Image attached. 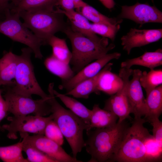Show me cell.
I'll return each instance as SVG.
<instances>
[{
    "label": "cell",
    "mask_w": 162,
    "mask_h": 162,
    "mask_svg": "<svg viewBox=\"0 0 162 162\" xmlns=\"http://www.w3.org/2000/svg\"><path fill=\"white\" fill-rule=\"evenodd\" d=\"M109 64V63L106 64L96 75L80 82L64 94L71 95L76 98L84 99L88 98L89 95L93 93L99 94L100 93L97 90L98 81L100 75Z\"/></svg>",
    "instance_id": "obj_19"
},
{
    "label": "cell",
    "mask_w": 162,
    "mask_h": 162,
    "mask_svg": "<svg viewBox=\"0 0 162 162\" xmlns=\"http://www.w3.org/2000/svg\"><path fill=\"white\" fill-rule=\"evenodd\" d=\"M8 8V5L6 4L3 0H0V10H7Z\"/></svg>",
    "instance_id": "obj_38"
},
{
    "label": "cell",
    "mask_w": 162,
    "mask_h": 162,
    "mask_svg": "<svg viewBox=\"0 0 162 162\" xmlns=\"http://www.w3.org/2000/svg\"><path fill=\"white\" fill-rule=\"evenodd\" d=\"M133 71V70L130 68H121L118 75L122 80V86L116 93L111 95L105 101L103 109L116 115L119 118L118 123L130 118L131 109L127 93L129 78Z\"/></svg>",
    "instance_id": "obj_10"
},
{
    "label": "cell",
    "mask_w": 162,
    "mask_h": 162,
    "mask_svg": "<svg viewBox=\"0 0 162 162\" xmlns=\"http://www.w3.org/2000/svg\"><path fill=\"white\" fill-rule=\"evenodd\" d=\"M6 19L0 22V33L13 41L26 45L32 50L36 58L42 59L41 41L22 22L19 14L6 10Z\"/></svg>",
    "instance_id": "obj_7"
},
{
    "label": "cell",
    "mask_w": 162,
    "mask_h": 162,
    "mask_svg": "<svg viewBox=\"0 0 162 162\" xmlns=\"http://www.w3.org/2000/svg\"><path fill=\"white\" fill-rule=\"evenodd\" d=\"M62 32L70 39L72 47L70 63L72 69L78 73L91 62L103 57L113 49L115 45L109 44L108 38L103 37L98 40L88 37L72 28L67 23Z\"/></svg>",
    "instance_id": "obj_2"
},
{
    "label": "cell",
    "mask_w": 162,
    "mask_h": 162,
    "mask_svg": "<svg viewBox=\"0 0 162 162\" xmlns=\"http://www.w3.org/2000/svg\"><path fill=\"white\" fill-rule=\"evenodd\" d=\"M17 13L25 25L41 41L43 45L47 44L56 33L62 32L67 24L64 19V15L54 9H37Z\"/></svg>",
    "instance_id": "obj_5"
},
{
    "label": "cell",
    "mask_w": 162,
    "mask_h": 162,
    "mask_svg": "<svg viewBox=\"0 0 162 162\" xmlns=\"http://www.w3.org/2000/svg\"><path fill=\"white\" fill-rule=\"evenodd\" d=\"M121 54L118 52L107 54L101 58L88 64L69 80L62 81L59 86L60 89H65L68 92L80 82L96 75L111 60L119 59Z\"/></svg>",
    "instance_id": "obj_13"
},
{
    "label": "cell",
    "mask_w": 162,
    "mask_h": 162,
    "mask_svg": "<svg viewBox=\"0 0 162 162\" xmlns=\"http://www.w3.org/2000/svg\"><path fill=\"white\" fill-rule=\"evenodd\" d=\"M142 72L139 69L133 70L132 78L129 81L128 90L131 113L135 119L142 118L146 113V99L139 81Z\"/></svg>",
    "instance_id": "obj_15"
},
{
    "label": "cell",
    "mask_w": 162,
    "mask_h": 162,
    "mask_svg": "<svg viewBox=\"0 0 162 162\" xmlns=\"http://www.w3.org/2000/svg\"><path fill=\"white\" fill-rule=\"evenodd\" d=\"M22 151L25 152L29 162H56L46 154L26 142L24 138Z\"/></svg>",
    "instance_id": "obj_30"
},
{
    "label": "cell",
    "mask_w": 162,
    "mask_h": 162,
    "mask_svg": "<svg viewBox=\"0 0 162 162\" xmlns=\"http://www.w3.org/2000/svg\"><path fill=\"white\" fill-rule=\"evenodd\" d=\"M112 65L113 63H109L108 67L100 76L97 86V91L100 93L102 92L111 95L116 93L122 86V78L111 71Z\"/></svg>",
    "instance_id": "obj_16"
},
{
    "label": "cell",
    "mask_w": 162,
    "mask_h": 162,
    "mask_svg": "<svg viewBox=\"0 0 162 162\" xmlns=\"http://www.w3.org/2000/svg\"><path fill=\"white\" fill-rule=\"evenodd\" d=\"M79 13L88 20L92 22L93 23L117 25L120 24L122 22V19H119L118 18H110L102 14L94 8L87 4L81 8Z\"/></svg>",
    "instance_id": "obj_28"
},
{
    "label": "cell",
    "mask_w": 162,
    "mask_h": 162,
    "mask_svg": "<svg viewBox=\"0 0 162 162\" xmlns=\"http://www.w3.org/2000/svg\"><path fill=\"white\" fill-rule=\"evenodd\" d=\"M48 98L34 100L32 97L15 93L10 88L8 89L4 95L8 112L15 116L33 114L34 115L44 116L50 114L51 109L47 101Z\"/></svg>",
    "instance_id": "obj_8"
},
{
    "label": "cell",
    "mask_w": 162,
    "mask_h": 162,
    "mask_svg": "<svg viewBox=\"0 0 162 162\" xmlns=\"http://www.w3.org/2000/svg\"><path fill=\"white\" fill-rule=\"evenodd\" d=\"M8 111L7 106L4 99H3L0 92V129H2L1 123L7 116Z\"/></svg>",
    "instance_id": "obj_35"
},
{
    "label": "cell",
    "mask_w": 162,
    "mask_h": 162,
    "mask_svg": "<svg viewBox=\"0 0 162 162\" xmlns=\"http://www.w3.org/2000/svg\"><path fill=\"white\" fill-rule=\"evenodd\" d=\"M44 135L61 146L64 143V136L58 125L52 119L50 120L47 124Z\"/></svg>",
    "instance_id": "obj_32"
},
{
    "label": "cell",
    "mask_w": 162,
    "mask_h": 162,
    "mask_svg": "<svg viewBox=\"0 0 162 162\" xmlns=\"http://www.w3.org/2000/svg\"><path fill=\"white\" fill-rule=\"evenodd\" d=\"M106 8L111 9L113 8L115 4L114 0H99Z\"/></svg>",
    "instance_id": "obj_36"
},
{
    "label": "cell",
    "mask_w": 162,
    "mask_h": 162,
    "mask_svg": "<svg viewBox=\"0 0 162 162\" xmlns=\"http://www.w3.org/2000/svg\"><path fill=\"white\" fill-rule=\"evenodd\" d=\"M162 64V50L158 49L154 52H146L141 56L122 62L121 68H130L134 65L142 66L150 70Z\"/></svg>",
    "instance_id": "obj_18"
},
{
    "label": "cell",
    "mask_w": 162,
    "mask_h": 162,
    "mask_svg": "<svg viewBox=\"0 0 162 162\" xmlns=\"http://www.w3.org/2000/svg\"><path fill=\"white\" fill-rule=\"evenodd\" d=\"M7 119L10 122L2 125V129L7 131L8 138L15 140L18 138L17 133L44 135L46 126L52 118L51 115L48 117L28 115L10 116Z\"/></svg>",
    "instance_id": "obj_9"
},
{
    "label": "cell",
    "mask_w": 162,
    "mask_h": 162,
    "mask_svg": "<svg viewBox=\"0 0 162 162\" xmlns=\"http://www.w3.org/2000/svg\"><path fill=\"white\" fill-rule=\"evenodd\" d=\"M142 86L146 94L162 84V70L151 69L148 72H142L139 78Z\"/></svg>",
    "instance_id": "obj_29"
},
{
    "label": "cell",
    "mask_w": 162,
    "mask_h": 162,
    "mask_svg": "<svg viewBox=\"0 0 162 162\" xmlns=\"http://www.w3.org/2000/svg\"><path fill=\"white\" fill-rule=\"evenodd\" d=\"M59 6L62 10L69 11L74 10L75 6L72 0H58L56 6Z\"/></svg>",
    "instance_id": "obj_34"
},
{
    "label": "cell",
    "mask_w": 162,
    "mask_h": 162,
    "mask_svg": "<svg viewBox=\"0 0 162 162\" xmlns=\"http://www.w3.org/2000/svg\"><path fill=\"white\" fill-rule=\"evenodd\" d=\"M1 92V91L0 90V92Z\"/></svg>",
    "instance_id": "obj_41"
},
{
    "label": "cell",
    "mask_w": 162,
    "mask_h": 162,
    "mask_svg": "<svg viewBox=\"0 0 162 162\" xmlns=\"http://www.w3.org/2000/svg\"><path fill=\"white\" fill-rule=\"evenodd\" d=\"M56 10L63 14L68 17L70 26L74 30L95 40H98L101 38L92 32L91 23L89 20L80 13L74 10L66 11L58 8Z\"/></svg>",
    "instance_id": "obj_17"
},
{
    "label": "cell",
    "mask_w": 162,
    "mask_h": 162,
    "mask_svg": "<svg viewBox=\"0 0 162 162\" xmlns=\"http://www.w3.org/2000/svg\"><path fill=\"white\" fill-rule=\"evenodd\" d=\"M148 122L153 126L152 135L158 144L162 148V122L158 118H152Z\"/></svg>",
    "instance_id": "obj_33"
},
{
    "label": "cell",
    "mask_w": 162,
    "mask_h": 162,
    "mask_svg": "<svg viewBox=\"0 0 162 162\" xmlns=\"http://www.w3.org/2000/svg\"><path fill=\"white\" fill-rule=\"evenodd\" d=\"M54 83L48 86L47 101L51 106L52 120L57 124L72 150L73 157L76 158L77 154L85 147L83 137L84 130L88 125L81 118L70 110L63 107L56 100L53 93Z\"/></svg>",
    "instance_id": "obj_3"
},
{
    "label": "cell",
    "mask_w": 162,
    "mask_h": 162,
    "mask_svg": "<svg viewBox=\"0 0 162 162\" xmlns=\"http://www.w3.org/2000/svg\"><path fill=\"white\" fill-rule=\"evenodd\" d=\"M118 18L131 20L141 26L148 23H162V13L154 6L137 2L132 6H122Z\"/></svg>",
    "instance_id": "obj_12"
},
{
    "label": "cell",
    "mask_w": 162,
    "mask_h": 162,
    "mask_svg": "<svg viewBox=\"0 0 162 162\" xmlns=\"http://www.w3.org/2000/svg\"><path fill=\"white\" fill-rule=\"evenodd\" d=\"M128 127L124 120L110 127L87 131L84 147L91 156L88 162L112 161Z\"/></svg>",
    "instance_id": "obj_1"
},
{
    "label": "cell",
    "mask_w": 162,
    "mask_h": 162,
    "mask_svg": "<svg viewBox=\"0 0 162 162\" xmlns=\"http://www.w3.org/2000/svg\"><path fill=\"white\" fill-rule=\"evenodd\" d=\"M44 64L50 72L60 77L62 81L68 80L75 75L69 64L58 59L52 55L46 59Z\"/></svg>",
    "instance_id": "obj_24"
},
{
    "label": "cell",
    "mask_w": 162,
    "mask_h": 162,
    "mask_svg": "<svg viewBox=\"0 0 162 162\" xmlns=\"http://www.w3.org/2000/svg\"><path fill=\"white\" fill-rule=\"evenodd\" d=\"M74 3L75 8L77 11L79 12L81 8L86 5L87 3L82 0H72Z\"/></svg>",
    "instance_id": "obj_37"
},
{
    "label": "cell",
    "mask_w": 162,
    "mask_h": 162,
    "mask_svg": "<svg viewBox=\"0 0 162 162\" xmlns=\"http://www.w3.org/2000/svg\"><path fill=\"white\" fill-rule=\"evenodd\" d=\"M22 138L31 145L55 160L56 162H82L67 153L61 146L46 137L44 135L28 133H20Z\"/></svg>",
    "instance_id": "obj_11"
},
{
    "label": "cell",
    "mask_w": 162,
    "mask_h": 162,
    "mask_svg": "<svg viewBox=\"0 0 162 162\" xmlns=\"http://www.w3.org/2000/svg\"><path fill=\"white\" fill-rule=\"evenodd\" d=\"M146 122L144 118H134L131 125L127 128L112 161L150 162L146 145L151 134L143 125Z\"/></svg>",
    "instance_id": "obj_4"
},
{
    "label": "cell",
    "mask_w": 162,
    "mask_h": 162,
    "mask_svg": "<svg viewBox=\"0 0 162 162\" xmlns=\"http://www.w3.org/2000/svg\"><path fill=\"white\" fill-rule=\"evenodd\" d=\"M58 0H21L18 4L10 10L12 12L37 9L53 10Z\"/></svg>",
    "instance_id": "obj_26"
},
{
    "label": "cell",
    "mask_w": 162,
    "mask_h": 162,
    "mask_svg": "<svg viewBox=\"0 0 162 162\" xmlns=\"http://www.w3.org/2000/svg\"><path fill=\"white\" fill-rule=\"evenodd\" d=\"M4 2L7 4L8 5V2L10 1L14 5V7L17 6L21 0H3Z\"/></svg>",
    "instance_id": "obj_39"
},
{
    "label": "cell",
    "mask_w": 162,
    "mask_h": 162,
    "mask_svg": "<svg viewBox=\"0 0 162 162\" xmlns=\"http://www.w3.org/2000/svg\"><path fill=\"white\" fill-rule=\"evenodd\" d=\"M120 28V24L112 25L103 23H91L92 32L103 37L109 38L112 41Z\"/></svg>",
    "instance_id": "obj_31"
},
{
    "label": "cell",
    "mask_w": 162,
    "mask_h": 162,
    "mask_svg": "<svg viewBox=\"0 0 162 162\" xmlns=\"http://www.w3.org/2000/svg\"><path fill=\"white\" fill-rule=\"evenodd\" d=\"M24 140L14 144L0 146V159L4 162H29L22 152Z\"/></svg>",
    "instance_id": "obj_25"
},
{
    "label": "cell",
    "mask_w": 162,
    "mask_h": 162,
    "mask_svg": "<svg viewBox=\"0 0 162 162\" xmlns=\"http://www.w3.org/2000/svg\"><path fill=\"white\" fill-rule=\"evenodd\" d=\"M162 37V28L138 29L131 28L121 39L123 50L129 55L133 48L158 41Z\"/></svg>",
    "instance_id": "obj_14"
},
{
    "label": "cell",
    "mask_w": 162,
    "mask_h": 162,
    "mask_svg": "<svg viewBox=\"0 0 162 162\" xmlns=\"http://www.w3.org/2000/svg\"><path fill=\"white\" fill-rule=\"evenodd\" d=\"M146 113L144 118L146 122L159 118L162 112V85H161L146 94Z\"/></svg>",
    "instance_id": "obj_20"
},
{
    "label": "cell",
    "mask_w": 162,
    "mask_h": 162,
    "mask_svg": "<svg viewBox=\"0 0 162 162\" xmlns=\"http://www.w3.org/2000/svg\"><path fill=\"white\" fill-rule=\"evenodd\" d=\"M118 117L112 112L101 109L94 104L92 110L90 123L87 131L93 128H102L111 127L116 123Z\"/></svg>",
    "instance_id": "obj_21"
},
{
    "label": "cell",
    "mask_w": 162,
    "mask_h": 162,
    "mask_svg": "<svg viewBox=\"0 0 162 162\" xmlns=\"http://www.w3.org/2000/svg\"><path fill=\"white\" fill-rule=\"evenodd\" d=\"M20 55H17L15 84L11 89L15 93L22 95L32 97V95L36 94L43 99L47 98L48 94L42 89L35 75L31 58L32 50L27 47L22 49Z\"/></svg>",
    "instance_id": "obj_6"
},
{
    "label": "cell",
    "mask_w": 162,
    "mask_h": 162,
    "mask_svg": "<svg viewBox=\"0 0 162 162\" xmlns=\"http://www.w3.org/2000/svg\"><path fill=\"white\" fill-rule=\"evenodd\" d=\"M2 85H5L8 86H12L11 85L7 83L3 82L0 81V86Z\"/></svg>",
    "instance_id": "obj_40"
},
{
    "label": "cell",
    "mask_w": 162,
    "mask_h": 162,
    "mask_svg": "<svg viewBox=\"0 0 162 162\" xmlns=\"http://www.w3.org/2000/svg\"><path fill=\"white\" fill-rule=\"evenodd\" d=\"M47 44L52 47L53 56L69 64L72 58V53L68 48L65 39L58 38L54 35L49 40Z\"/></svg>",
    "instance_id": "obj_27"
},
{
    "label": "cell",
    "mask_w": 162,
    "mask_h": 162,
    "mask_svg": "<svg viewBox=\"0 0 162 162\" xmlns=\"http://www.w3.org/2000/svg\"><path fill=\"white\" fill-rule=\"evenodd\" d=\"M53 93L56 97L58 98L71 111L85 121L88 125L87 131L90 125L92 110L76 99L60 93L54 89Z\"/></svg>",
    "instance_id": "obj_23"
},
{
    "label": "cell",
    "mask_w": 162,
    "mask_h": 162,
    "mask_svg": "<svg viewBox=\"0 0 162 162\" xmlns=\"http://www.w3.org/2000/svg\"><path fill=\"white\" fill-rule=\"evenodd\" d=\"M17 63V55L10 51L5 53L0 59V81L12 86L15 84L14 79Z\"/></svg>",
    "instance_id": "obj_22"
}]
</instances>
